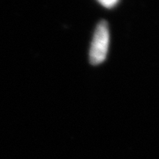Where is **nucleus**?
Wrapping results in <instances>:
<instances>
[{"label": "nucleus", "instance_id": "nucleus-1", "mask_svg": "<svg viewBox=\"0 0 159 159\" xmlns=\"http://www.w3.org/2000/svg\"><path fill=\"white\" fill-rule=\"evenodd\" d=\"M110 34L108 24L102 20L97 24L93 35L89 51V60L92 65H99L106 58L109 49Z\"/></svg>", "mask_w": 159, "mask_h": 159}, {"label": "nucleus", "instance_id": "nucleus-2", "mask_svg": "<svg viewBox=\"0 0 159 159\" xmlns=\"http://www.w3.org/2000/svg\"><path fill=\"white\" fill-rule=\"evenodd\" d=\"M98 1L100 2V4L102 6H105L107 8H111V7L115 6L118 3L119 0H98Z\"/></svg>", "mask_w": 159, "mask_h": 159}]
</instances>
